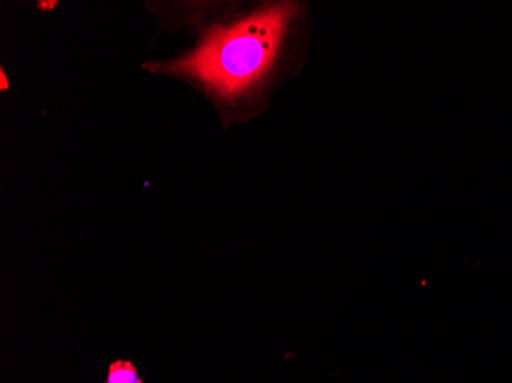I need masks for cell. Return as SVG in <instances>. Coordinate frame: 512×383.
<instances>
[{
	"instance_id": "obj_1",
	"label": "cell",
	"mask_w": 512,
	"mask_h": 383,
	"mask_svg": "<svg viewBox=\"0 0 512 383\" xmlns=\"http://www.w3.org/2000/svg\"><path fill=\"white\" fill-rule=\"evenodd\" d=\"M292 14L290 4L279 5L214 31L192 56L171 69L198 77L221 95L235 97L272 65Z\"/></svg>"
},
{
	"instance_id": "obj_2",
	"label": "cell",
	"mask_w": 512,
	"mask_h": 383,
	"mask_svg": "<svg viewBox=\"0 0 512 383\" xmlns=\"http://www.w3.org/2000/svg\"><path fill=\"white\" fill-rule=\"evenodd\" d=\"M106 383H143L131 362L117 361L109 367Z\"/></svg>"
},
{
	"instance_id": "obj_3",
	"label": "cell",
	"mask_w": 512,
	"mask_h": 383,
	"mask_svg": "<svg viewBox=\"0 0 512 383\" xmlns=\"http://www.w3.org/2000/svg\"><path fill=\"white\" fill-rule=\"evenodd\" d=\"M7 88H8L7 77H5V74L2 73V89H7Z\"/></svg>"
}]
</instances>
